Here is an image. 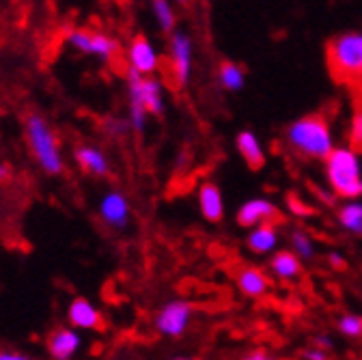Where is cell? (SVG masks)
<instances>
[{
    "label": "cell",
    "mask_w": 362,
    "mask_h": 360,
    "mask_svg": "<svg viewBox=\"0 0 362 360\" xmlns=\"http://www.w3.org/2000/svg\"><path fill=\"white\" fill-rule=\"evenodd\" d=\"M287 147L304 160H324L334 151L330 123L324 115L313 112L293 121L285 134Z\"/></svg>",
    "instance_id": "1"
},
{
    "label": "cell",
    "mask_w": 362,
    "mask_h": 360,
    "mask_svg": "<svg viewBox=\"0 0 362 360\" xmlns=\"http://www.w3.org/2000/svg\"><path fill=\"white\" fill-rule=\"evenodd\" d=\"M326 61L330 76L343 84L362 93V33H343L328 41Z\"/></svg>",
    "instance_id": "2"
},
{
    "label": "cell",
    "mask_w": 362,
    "mask_h": 360,
    "mask_svg": "<svg viewBox=\"0 0 362 360\" xmlns=\"http://www.w3.org/2000/svg\"><path fill=\"white\" fill-rule=\"evenodd\" d=\"M324 164L326 179L334 197L345 201H358L362 197V166L354 149L334 147Z\"/></svg>",
    "instance_id": "3"
},
{
    "label": "cell",
    "mask_w": 362,
    "mask_h": 360,
    "mask_svg": "<svg viewBox=\"0 0 362 360\" xmlns=\"http://www.w3.org/2000/svg\"><path fill=\"white\" fill-rule=\"evenodd\" d=\"M24 129H26L28 149L33 158L37 160V164L48 175H61L65 168V162L59 149V141L54 137L52 127L48 125V121L37 112H30L26 117Z\"/></svg>",
    "instance_id": "4"
},
{
    "label": "cell",
    "mask_w": 362,
    "mask_h": 360,
    "mask_svg": "<svg viewBox=\"0 0 362 360\" xmlns=\"http://www.w3.org/2000/svg\"><path fill=\"white\" fill-rule=\"evenodd\" d=\"M127 88H129V104L143 106L147 115L162 117L164 115V91H162V82L143 76L136 69H127Z\"/></svg>",
    "instance_id": "5"
},
{
    "label": "cell",
    "mask_w": 362,
    "mask_h": 360,
    "mask_svg": "<svg viewBox=\"0 0 362 360\" xmlns=\"http://www.w3.org/2000/svg\"><path fill=\"white\" fill-rule=\"evenodd\" d=\"M192 313H194V306L188 300H170L158 310L153 326L162 337L179 339L181 335H186L190 320H192Z\"/></svg>",
    "instance_id": "6"
},
{
    "label": "cell",
    "mask_w": 362,
    "mask_h": 360,
    "mask_svg": "<svg viewBox=\"0 0 362 360\" xmlns=\"http://www.w3.org/2000/svg\"><path fill=\"white\" fill-rule=\"evenodd\" d=\"M67 43L74 50L88 57H98L102 61H110L119 52L117 39L108 37L106 33H90L86 28H69Z\"/></svg>",
    "instance_id": "7"
},
{
    "label": "cell",
    "mask_w": 362,
    "mask_h": 360,
    "mask_svg": "<svg viewBox=\"0 0 362 360\" xmlns=\"http://www.w3.org/2000/svg\"><path fill=\"white\" fill-rule=\"evenodd\" d=\"M192 69V41L184 33H173L170 37V76L175 86H184Z\"/></svg>",
    "instance_id": "8"
},
{
    "label": "cell",
    "mask_w": 362,
    "mask_h": 360,
    "mask_svg": "<svg viewBox=\"0 0 362 360\" xmlns=\"http://www.w3.org/2000/svg\"><path fill=\"white\" fill-rule=\"evenodd\" d=\"M281 216L279 207L272 203L269 199H263V197H257V199H250L246 201L240 209H238V224L244 229H255L259 224H265V222H274L276 218Z\"/></svg>",
    "instance_id": "9"
},
{
    "label": "cell",
    "mask_w": 362,
    "mask_h": 360,
    "mask_svg": "<svg viewBox=\"0 0 362 360\" xmlns=\"http://www.w3.org/2000/svg\"><path fill=\"white\" fill-rule=\"evenodd\" d=\"M67 320L71 328H82V330H104L106 322L98 306L88 298H74L67 308Z\"/></svg>",
    "instance_id": "10"
},
{
    "label": "cell",
    "mask_w": 362,
    "mask_h": 360,
    "mask_svg": "<svg viewBox=\"0 0 362 360\" xmlns=\"http://www.w3.org/2000/svg\"><path fill=\"white\" fill-rule=\"evenodd\" d=\"M127 61L129 67L136 69L143 76H151L158 69V54L151 46V41L145 35H136L129 43V50H127Z\"/></svg>",
    "instance_id": "11"
},
{
    "label": "cell",
    "mask_w": 362,
    "mask_h": 360,
    "mask_svg": "<svg viewBox=\"0 0 362 360\" xmlns=\"http://www.w3.org/2000/svg\"><path fill=\"white\" fill-rule=\"evenodd\" d=\"M100 218L112 229H123L129 222V201L123 192L110 190L100 201Z\"/></svg>",
    "instance_id": "12"
},
{
    "label": "cell",
    "mask_w": 362,
    "mask_h": 360,
    "mask_svg": "<svg viewBox=\"0 0 362 360\" xmlns=\"http://www.w3.org/2000/svg\"><path fill=\"white\" fill-rule=\"evenodd\" d=\"M74 160L76 164L93 177H106L110 173V162L106 158V153L93 145H78L74 149Z\"/></svg>",
    "instance_id": "13"
},
{
    "label": "cell",
    "mask_w": 362,
    "mask_h": 360,
    "mask_svg": "<svg viewBox=\"0 0 362 360\" xmlns=\"http://www.w3.org/2000/svg\"><path fill=\"white\" fill-rule=\"evenodd\" d=\"M82 339L76 328H59L48 337V354L54 360H69L80 349Z\"/></svg>",
    "instance_id": "14"
},
{
    "label": "cell",
    "mask_w": 362,
    "mask_h": 360,
    "mask_svg": "<svg viewBox=\"0 0 362 360\" xmlns=\"http://www.w3.org/2000/svg\"><path fill=\"white\" fill-rule=\"evenodd\" d=\"M279 242H281V238H279V229H276L274 222L259 224V227L250 229V233L246 238V246L255 255H269V252H274L276 246H279Z\"/></svg>",
    "instance_id": "15"
},
{
    "label": "cell",
    "mask_w": 362,
    "mask_h": 360,
    "mask_svg": "<svg viewBox=\"0 0 362 360\" xmlns=\"http://www.w3.org/2000/svg\"><path fill=\"white\" fill-rule=\"evenodd\" d=\"M199 207H201V214L207 222L216 224L222 220L224 216V201H222V194H220V188L211 182L203 184L201 190H199Z\"/></svg>",
    "instance_id": "16"
},
{
    "label": "cell",
    "mask_w": 362,
    "mask_h": 360,
    "mask_svg": "<svg viewBox=\"0 0 362 360\" xmlns=\"http://www.w3.org/2000/svg\"><path fill=\"white\" fill-rule=\"evenodd\" d=\"M269 269L281 281H298L302 277V261L291 250H281L272 255Z\"/></svg>",
    "instance_id": "17"
},
{
    "label": "cell",
    "mask_w": 362,
    "mask_h": 360,
    "mask_svg": "<svg viewBox=\"0 0 362 360\" xmlns=\"http://www.w3.org/2000/svg\"><path fill=\"white\" fill-rule=\"evenodd\" d=\"M235 145H238L240 156L244 158V162H246L252 170H259V168L265 164V151H263L259 139L255 137L252 132H248V129L240 132Z\"/></svg>",
    "instance_id": "18"
},
{
    "label": "cell",
    "mask_w": 362,
    "mask_h": 360,
    "mask_svg": "<svg viewBox=\"0 0 362 360\" xmlns=\"http://www.w3.org/2000/svg\"><path fill=\"white\" fill-rule=\"evenodd\" d=\"M238 287L248 298H261L269 289V279L257 267H242L238 272Z\"/></svg>",
    "instance_id": "19"
},
{
    "label": "cell",
    "mask_w": 362,
    "mask_h": 360,
    "mask_svg": "<svg viewBox=\"0 0 362 360\" xmlns=\"http://www.w3.org/2000/svg\"><path fill=\"white\" fill-rule=\"evenodd\" d=\"M339 224L356 238H362V203L360 201H347L345 205H341L339 214Z\"/></svg>",
    "instance_id": "20"
},
{
    "label": "cell",
    "mask_w": 362,
    "mask_h": 360,
    "mask_svg": "<svg viewBox=\"0 0 362 360\" xmlns=\"http://www.w3.org/2000/svg\"><path fill=\"white\" fill-rule=\"evenodd\" d=\"M289 240H291V252L302 261V259H313L315 257V244H313V238L302 231V229H293L289 233Z\"/></svg>",
    "instance_id": "21"
},
{
    "label": "cell",
    "mask_w": 362,
    "mask_h": 360,
    "mask_svg": "<svg viewBox=\"0 0 362 360\" xmlns=\"http://www.w3.org/2000/svg\"><path fill=\"white\" fill-rule=\"evenodd\" d=\"M220 84L226 88V91H240L244 86V71L235 63L224 61L220 65Z\"/></svg>",
    "instance_id": "22"
},
{
    "label": "cell",
    "mask_w": 362,
    "mask_h": 360,
    "mask_svg": "<svg viewBox=\"0 0 362 360\" xmlns=\"http://www.w3.org/2000/svg\"><path fill=\"white\" fill-rule=\"evenodd\" d=\"M337 328L341 335H345L347 339H362V318L354 313H345L339 318Z\"/></svg>",
    "instance_id": "23"
},
{
    "label": "cell",
    "mask_w": 362,
    "mask_h": 360,
    "mask_svg": "<svg viewBox=\"0 0 362 360\" xmlns=\"http://www.w3.org/2000/svg\"><path fill=\"white\" fill-rule=\"evenodd\" d=\"M153 13L162 26L164 33H170L173 26H175V13H173V7L168 0H153Z\"/></svg>",
    "instance_id": "24"
},
{
    "label": "cell",
    "mask_w": 362,
    "mask_h": 360,
    "mask_svg": "<svg viewBox=\"0 0 362 360\" xmlns=\"http://www.w3.org/2000/svg\"><path fill=\"white\" fill-rule=\"evenodd\" d=\"M349 149H354L356 153L362 151V108H358L351 117V125H349Z\"/></svg>",
    "instance_id": "25"
},
{
    "label": "cell",
    "mask_w": 362,
    "mask_h": 360,
    "mask_svg": "<svg viewBox=\"0 0 362 360\" xmlns=\"http://www.w3.org/2000/svg\"><path fill=\"white\" fill-rule=\"evenodd\" d=\"M302 356H304V360H330V354L326 349H320V347H315V345L306 347L302 352Z\"/></svg>",
    "instance_id": "26"
},
{
    "label": "cell",
    "mask_w": 362,
    "mask_h": 360,
    "mask_svg": "<svg viewBox=\"0 0 362 360\" xmlns=\"http://www.w3.org/2000/svg\"><path fill=\"white\" fill-rule=\"evenodd\" d=\"M310 343H313L315 347H320V349H326V352L332 349V339H330L328 335H315V337L310 339Z\"/></svg>",
    "instance_id": "27"
},
{
    "label": "cell",
    "mask_w": 362,
    "mask_h": 360,
    "mask_svg": "<svg viewBox=\"0 0 362 360\" xmlns=\"http://www.w3.org/2000/svg\"><path fill=\"white\" fill-rule=\"evenodd\" d=\"M304 203L296 197V194H289V207H291V211H296V214H302V216H308L313 209H304L302 207Z\"/></svg>",
    "instance_id": "28"
},
{
    "label": "cell",
    "mask_w": 362,
    "mask_h": 360,
    "mask_svg": "<svg viewBox=\"0 0 362 360\" xmlns=\"http://www.w3.org/2000/svg\"><path fill=\"white\" fill-rule=\"evenodd\" d=\"M242 360H276V358H272L269 354H265L263 349H252L248 354L242 356Z\"/></svg>",
    "instance_id": "29"
},
{
    "label": "cell",
    "mask_w": 362,
    "mask_h": 360,
    "mask_svg": "<svg viewBox=\"0 0 362 360\" xmlns=\"http://www.w3.org/2000/svg\"><path fill=\"white\" fill-rule=\"evenodd\" d=\"M0 360H30L22 352H9V349H0Z\"/></svg>",
    "instance_id": "30"
},
{
    "label": "cell",
    "mask_w": 362,
    "mask_h": 360,
    "mask_svg": "<svg viewBox=\"0 0 362 360\" xmlns=\"http://www.w3.org/2000/svg\"><path fill=\"white\" fill-rule=\"evenodd\" d=\"M328 261H330V265H332L334 269H345V267H347V261H345L339 252H330V255H328Z\"/></svg>",
    "instance_id": "31"
},
{
    "label": "cell",
    "mask_w": 362,
    "mask_h": 360,
    "mask_svg": "<svg viewBox=\"0 0 362 360\" xmlns=\"http://www.w3.org/2000/svg\"><path fill=\"white\" fill-rule=\"evenodd\" d=\"M11 177H13V170L9 164H0V184H7L11 182Z\"/></svg>",
    "instance_id": "32"
},
{
    "label": "cell",
    "mask_w": 362,
    "mask_h": 360,
    "mask_svg": "<svg viewBox=\"0 0 362 360\" xmlns=\"http://www.w3.org/2000/svg\"><path fill=\"white\" fill-rule=\"evenodd\" d=\"M173 360H197V358H190V356H177V358H173Z\"/></svg>",
    "instance_id": "33"
},
{
    "label": "cell",
    "mask_w": 362,
    "mask_h": 360,
    "mask_svg": "<svg viewBox=\"0 0 362 360\" xmlns=\"http://www.w3.org/2000/svg\"><path fill=\"white\" fill-rule=\"evenodd\" d=\"M177 3H179V5H186V3H188V0H177Z\"/></svg>",
    "instance_id": "34"
}]
</instances>
